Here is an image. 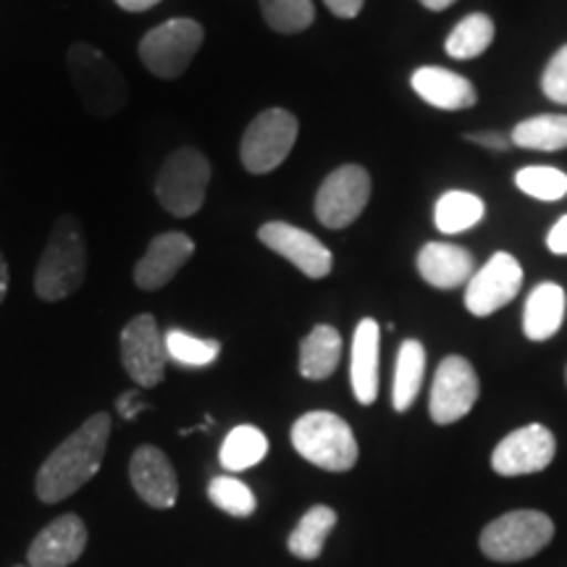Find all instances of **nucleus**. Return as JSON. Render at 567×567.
Instances as JSON below:
<instances>
[{
  "instance_id": "ea45409f",
  "label": "nucleus",
  "mask_w": 567,
  "mask_h": 567,
  "mask_svg": "<svg viewBox=\"0 0 567 567\" xmlns=\"http://www.w3.org/2000/svg\"><path fill=\"white\" fill-rule=\"evenodd\" d=\"M421 3L429 11H444V9H450L452 3H457V0H421Z\"/></svg>"
},
{
  "instance_id": "473e14b6",
  "label": "nucleus",
  "mask_w": 567,
  "mask_h": 567,
  "mask_svg": "<svg viewBox=\"0 0 567 567\" xmlns=\"http://www.w3.org/2000/svg\"><path fill=\"white\" fill-rule=\"evenodd\" d=\"M542 90L549 101L567 105V45L559 48V51L551 55L547 69H544Z\"/></svg>"
},
{
  "instance_id": "7c9ffc66",
  "label": "nucleus",
  "mask_w": 567,
  "mask_h": 567,
  "mask_svg": "<svg viewBox=\"0 0 567 567\" xmlns=\"http://www.w3.org/2000/svg\"><path fill=\"white\" fill-rule=\"evenodd\" d=\"M166 352L168 358L176 360L179 365L187 368H205L216 363L218 352H221V342L216 339H197L193 334L174 329L166 334Z\"/></svg>"
},
{
  "instance_id": "2eb2a0df",
  "label": "nucleus",
  "mask_w": 567,
  "mask_h": 567,
  "mask_svg": "<svg viewBox=\"0 0 567 567\" xmlns=\"http://www.w3.org/2000/svg\"><path fill=\"white\" fill-rule=\"evenodd\" d=\"M193 255V237H187L184 231H163L158 237H153L145 255L134 266V284L142 292H158L187 266Z\"/></svg>"
},
{
  "instance_id": "c756f323",
  "label": "nucleus",
  "mask_w": 567,
  "mask_h": 567,
  "mask_svg": "<svg viewBox=\"0 0 567 567\" xmlns=\"http://www.w3.org/2000/svg\"><path fill=\"white\" fill-rule=\"evenodd\" d=\"M515 184L520 193H526L534 200L557 203L567 197V174L551 166H528L515 174Z\"/></svg>"
},
{
  "instance_id": "58836bf2",
  "label": "nucleus",
  "mask_w": 567,
  "mask_h": 567,
  "mask_svg": "<svg viewBox=\"0 0 567 567\" xmlns=\"http://www.w3.org/2000/svg\"><path fill=\"white\" fill-rule=\"evenodd\" d=\"M9 295V264H6L3 252H0V302Z\"/></svg>"
},
{
  "instance_id": "6ab92c4d",
  "label": "nucleus",
  "mask_w": 567,
  "mask_h": 567,
  "mask_svg": "<svg viewBox=\"0 0 567 567\" xmlns=\"http://www.w3.org/2000/svg\"><path fill=\"white\" fill-rule=\"evenodd\" d=\"M417 274L431 287L455 289L471 281V276L476 274V260L460 245L429 243L417 252Z\"/></svg>"
},
{
  "instance_id": "6e6552de",
  "label": "nucleus",
  "mask_w": 567,
  "mask_h": 567,
  "mask_svg": "<svg viewBox=\"0 0 567 567\" xmlns=\"http://www.w3.org/2000/svg\"><path fill=\"white\" fill-rule=\"evenodd\" d=\"M297 132L295 113L284 109H268L252 118V124L245 130L243 145H239V158L250 174H268L279 168L287 155L292 153Z\"/></svg>"
},
{
  "instance_id": "ddd939ff",
  "label": "nucleus",
  "mask_w": 567,
  "mask_h": 567,
  "mask_svg": "<svg viewBox=\"0 0 567 567\" xmlns=\"http://www.w3.org/2000/svg\"><path fill=\"white\" fill-rule=\"evenodd\" d=\"M557 442L547 425H523L496 444L492 455V467L499 476H530L544 471L555 460Z\"/></svg>"
},
{
  "instance_id": "f3484780",
  "label": "nucleus",
  "mask_w": 567,
  "mask_h": 567,
  "mask_svg": "<svg viewBox=\"0 0 567 567\" xmlns=\"http://www.w3.org/2000/svg\"><path fill=\"white\" fill-rule=\"evenodd\" d=\"M130 478L134 492L145 505L155 509H172L176 505V496H179V478L176 471L158 446H140L132 455L130 463Z\"/></svg>"
},
{
  "instance_id": "c9c22d12",
  "label": "nucleus",
  "mask_w": 567,
  "mask_h": 567,
  "mask_svg": "<svg viewBox=\"0 0 567 567\" xmlns=\"http://www.w3.org/2000/svg\"><path fill=\"white\" fill-rule=\"evenodd\" d=\"M116 408H118V413H122L124 421H134V417H137V413H142V410H147V405L140 400L137 392H126V394L118 396Z\"/></svg>"
},
{
  "instance_id": "b1692460",
  "label": "nucleus",
  "mask_w": 567,
  "mask_h": 567,
  "mask_svg": "<svg viewBox=\"0 0 567 567\" xmlns=\"http://www.w3.org/2000/svg\"><path fill=\"white\" fill-rule=\"evenodd\" d=\"M337 526V513L326 505L310 507L308 513L302 515V520L297 523V528L289 534L287 547L295 557L300 559H318L323 551L326 538H329L331 530Z\"/></svg>"
},
{
  "instance_id": "393cba45",
  "label": "nucleus",
  "mask_w": 567,
  "mask_h": 567,
  "mask_svg": "<svg viewBox=\"0 0 567 567\" xmlns=\"http://www.w3.org/2000/svg\"><path fill=\"white\" fill-rule=\"evenodd\" d=\"M509 142L526 151H542L555 153L567 147V116L563 113H544V116H534L520 122L513 130Z\"/></svg>"
},
{
  "instance_id": "c85d7f7f",
  "label": "nucleus",
  "mask_w": 567,
  "mask_h": 567,
  "mask_svg": "<svg viewBox=\"0 0 567 567\" xmlns=\"http://www.w3.org/2000/svg\"><path fill=\"white\" fill-rule=\"evenodd\" d=\"M266 24L279 34L305 32L316 19L313 0H260Z\"/></svg>"
},
{
  "instance_id": "20e7f679",
  "label": "nucleus",
  "mask_w": 567,
  "mask_h": 567,
  "mask_svg": "<svg viewBox=\"0 0 567 567\" xmlns=\"http://www.w3.org/2000/svg\"><path fill=\"white\" fill-rule=\"evenodd\" d=\"M292 444L308 463L329 473L350 471L360 455L350 423L326 410L297 417L292 425Z\"/></svg>"
},
{
  "instance_id": "4c0bfd02",
  "label": "nucleus",
  "mask_w": 567,
  "mask_h": 567,
  "mask_svg": "<svg viewBox=\"0 0 567 567\" xmlns=\"http://www.w3.org/2000/svg\"><path fill=\"white\" fill-rule=\"evenodd\" d=\"M161 0H116L118 9L130 11V13H140V11H147L153 9V6H158Z\"/></svg>"
},
{
  "instance_id": "7ed1b4c3",
  "label": "nucleus",
  "mask_w": 567,
  "mask_h": 567,
  "mask_svg": "<svg viewBox=\"0 0 567 567\" xmlns=\"http://www.w3.org/2000/svg\"><path fill=\"white\" fill-rule=\"evenodd\" d=\"M69 74L84 109L97 118H111L130 103V84L109 55L87 42L69 48Z\"/></svg>"
},
{
  "instance_id": "79ce46f5",
  "label": "nucleus",
  "mask_w": 567,
  "mask_h": 567,
  "mask_svg": "<svg viewBox=\"0 0 567 567\" xmlns=\"http://www.w3.org/2000/svg\"><path fill=\"white\" fill-rule=\"evenodd\" d=\"M565 379H567V371H565Z\"/></svg>"
},
{
  "instance_id": "423d86ee",
  "label": "nucleus",
  "mask_w": 567,
  "mask_h": 567,
  "mask_svg": "<svg viewBox=\"0 0 567 567\" xmlns=\"http://www.w3.org/2000/svg\"><path fill=\"white\" fill-rule=\"evenodd\" d=\"M210 184V161L195 147H182L161 166L155 197L176 218H189L203 208Z\"/></svg>"
},
{
  "instance_id": "dca6fc26",
  "label": "nucleus",
  "mask_w": 567,
  "mask_h": 567,
  "mask_svg": "<svg viewBox=\"0 0 567 567\" xmlns=\"http://www.w3.org/2000/svg\"><path fill=\"white\" fill-rule=\"evenodd\" d=\"M87 547V526L80 515L69 513L55 517L34 536L27 563L30 567H69L82 557Z\"/></svg>"
},
{
  "instance_id": "5701e85b",
  "label": "nucleus",
  "mask_w": 567,
  "mask_h": 567,
  "mask_svg": "<svg viewBox=\"0 0 567 567\" xmlns=\"http://www.w3.org/2000/svg\"><path fill=\"white\" fill-rule=\"evenodd\" d=\"M425 375V350L417 339H405L396 352L394 384H392V405L396 413H405L413 408L417 392H421Z\"/></svg>"
},
{
  "instance_id": "cd10ccee",
  "label": "nucleus",
  "mask_w": 567,
  "mask_h": 567,
  "mask_svg": "<svg viewBox=\"0 0 567 567\" xmlns=\"http://www.w3.org/2000/svg\"><path fill=\"white\" fill-rule=\"evenodd\" d=\"M494 42V21L486 13H471L446 38V55L457 61H471L486 53Z\"/></svg>"
},
{
  "instance_id": "39448f33",
  "label": "nucleus",
  "mask_w": 567,
  "mask_h": 567,
  "mask_svg": "<svg viewBox=\"0 0 567 567\" xmlns=\"http://www.w3.org/2000/svg\"><path fill=\"white\" fill-rule=\"evenodd\" d=\"M555 536V523L536 509H515L496 517L481 534V551L494 563H520L542 551Z\"/></svg>"
},
{
  "instance_id": "1a4fd4ad",
  "label": "nucleus",
  "mask_w": 567,
  "mask_h": 567,
  "mask_svg": "<svg viewBox=\"0 0 567 567\" xmlns=\"http://www.w3.org/2000/svg\"><path fill=\"white\" fill-rule=\"evenodd\" d=\"M371 200V176L363 166H339L316 195V216L326 229H347Z\"/></svg>"
},
{
  "instance_id": "e433bc0d",
  "label": "nucleus",
  "mask_w": 567,
  "mask_h": 567,
  "mask_svg": "<svg viewBox=\"0 0 567 567\" xmlns=\"http://www.w3.org/2000/svg\"><path fill=\"white\" fill-rule=\"evenodd\" d=\"M547 245L555 255H567V216H563L555 226H551Z\"/></svg>"
},
{
  "instance_id": "9d476101",
  "label": "nucleus",
  "mask_w": 567,
  "mask_h": 567,
  "mask_svg": "<svg viewBox=\"0 0 567 567\" xmlns=\"http://www.w3.org/2000/svg\"><path fill=\"white\" fill-rule=\"evenodd\" d=\"M166 339L151 313L132 318L122 329V365L142 389L158 386L166 375Z\"/></svg>"
},
{
  "instance_id": "bb28decb",
  "label": "nucleus",
  "mask_w": 567,
  "mask_h": 567,
  "mask_svg": "<svg viewBox=\"0 0 567 567\" xmlns=\"http://www.w3.org/2000/svg\"><path fill=\"white\" fill-rule=\"evenodd\" d=\"M268 455V439L260 429L255 425H237L229 431V436L221 444V465L229 473H243L250 471Z\"/></svg>"
},
{
  "instance_id": "a211bd4d",
  "label": "nucleus",
  "mask_w": 567,
  "mask_h": 567,
  "mask_svg": "<svg viewBox=\"0 0 567 567\" xmlns=\"http://www.w3.org/2000/svg\"><path fill=\"white\" fill-rule=\"evenodd\" d=\"M379 350H381V329L373 318H363L354 329L352 337V358H350V381L354 400L360 405H373L379 396Z\"/></svg>"
},
{
  "instance_id": "4be33fe9",
  "label": "nucleus",
  "mask_w": 567,
  "mask_h": 567,
  "mask_svg": "<svg viewBox=\"0 0 567 567\" xmlns=\"http://www.w3.org/2000/svg\"><path fill=\"white\" fill-rule=\"evenodd\" d=\"M342 358V337L334 326H316L300 344V373L310 381H323L337 371Z\"/></svg>"
},
{
  "instance_id": "72a5a7b5",
  "label": "nucleus",
  "mask_w": 567,
  "mask_h": 567,
  "mask_svg": "<svg viewBox=\"0 0 567 567\" xmlns=\"http://www.w3.org/2000/svg\"><path fill=\"white\" fill-rule=\"evenodd\" d=\"M467 140L476 142L481 147H488V151H507L513 142L509 137H505L502 132H476V134H467Z\"/></svg>"
},
{
  "instance_id": "a878e982",
  "label": "nucleus",
  "mask_w": 567,
  "mask_h": 567,
  "mask_svg": "<svg viewBox=\"0 0 567 567\" xmlns=\"http://www.w3.org/2000/svg\"><path fill=\"white\" fill-rule=\"evenodd\" d=\"M486 216V205L478 195L450 189L439 197L434 210V224L442 234H463L473 229Z\"/></svg>"
},
{
  "instance_id": "a19ab883",
  "label": "nucleus",
  "mask_w": 567,
  "mask_h": 567,
  "mask_svg": "<svg viewBox=\"0 0 567 567\" xmlns=\"http://www.w3.org/2000/svg\"><path fill=\"white\" fill-rule=\"evenodd\" d=\"M17 567H30V565H17Z\"/></svg>"
},
{
  "instance_id": "2f4dec72",
  "label": "nucleus",
  "mask_w": 567,
  "mask_h": 567,
  "mask_svg": "<svg viewBox=\"0 0 567 567\" xmlns=\"http://www.w3.org/2000/svg\"><path fill=\"white\" fill-rule=\"evenodd\" d=\"M208 499L231 517H250L258 507L252 488L234 476H216L208 484Z\"/></svg>"
},
{
  "instance_id": "412c9836",
  "label": "nucleus",
  "mask_w": 567,
  "mask_h": 567,
  "mask_svg": "<svg viewBox=\"0 0 567 567\" xmlns=\"http://www.w3.org/2000/svg\"><path fill=\"white\" fill-rule=\"evenodd\" d=\"M565 289L555 281H544L528 295L523 310V331L530 342H547L565 321Z\"/></svg>"
},
{
  "instance_id": "f704fd0d",
  "label": "nucleus",
  "mask_w": 567,
  "mask_h": 567,
  "mask_svg": "<svg viewBox=\"0 0 567 567\" xmlns=\"http://www.w3.org/2000/svg\"><path fill=\"white\" fill-rule=\"evenodd\" d=\"M326 9H329L339 19H354L363 11L365 0H323Z\"/></svg>"
},
{
  "instance_id": "4468645a",
  "label": "nucleus",
  "mask_w": 567,
  "mask_h": 567,
  "mask_svg": "<svg viewBox=\"0 0 567 567\" xmlns=\"http://www.w3.org/2000/svg\"><path fill=\"white\" fill-rule=\"evenodd\" d=\"M258 239L268 250L279 252L295 268H300L310 279H323L334 268V255L329 252L321 239L313 237L310 231L297 229L287 221H268L258 229Z\"/></svg>"
},
{
  "instance_id": "9b49d317",
  "label": "nucleus",
  "mask_w": 567,
  "mask_h": 567,
  "mask_svg": "<svg viewBox=\"0 0 567 567\" xmlns=\"http://www.w3.org/2000/svg\"><path fill=\"white\" fill-rule=\"evenodd\" d=\"M478 375L473 365L460 354H450L436 368L431 386V417L439 425H450L471 413L478 400Z\"/></svg>"
},
{
  "instance_id": "0eeeda50",
  "label": "nucleus",
  "mask_w": 567,
  "mask_h": 567,
  "mask_svg": "<svg viewBox=\"0 0 567 567\" xmlns=\"http://www.w3.org/2000/svg\"><path fill=\"white\" fill-rule=\"evenodd\" d=\"M205 30L195 19H168L140 40V61L158 80H176L195 61Z\"/></svg>"
},
{
  "instance_id": "f03ea898",
  "label": "nucleus",
  "mask_w": 567,
  "mask_h": 567,
  "mask_svg": "<svg viewBox=\"0 0 567 567\" xmlns=\"http://www.w3.org/2000/svg\"><path fill=\"white\" fill-rule=\"evenodd\" d=\"M87 276V239L76 216H61L53 224L45 252L34 271V295L45 302L66 300Z\"/></svg>"
},
{
  "instance_id": "f257e3e1",
  "label": "nucleus",
  "mask_w": 567,
  "mask_h": 567,
  "mask_svg": "<svg viewBox=\"0 0 567 567\" xmlns=\"http://www.w3.org/2000/svg\"><path fill=\"white\" fill-rule=\"evenodd\" d=\"M109 436L111 415L95 413L69 439H63L40 465L38 478H34V492L40 502L55 505V502L69 499L71 494L80 492L101 471L105 450H109Z\"/></svg>"
},
{
  "instance_id": "aec40b11",
  "label": "nucleus",
  "mask_w": 567,
  "mask_h": 567,
  "mask_svg": "<svg viewBox=\"0 0 567 567\" xmlns=\"http://www.w3.org/2000/svg\"><path fill=\"white\" fill-rule=\"evenodd\" d=\"M410 82L425 103L442 111H465L478 101V92L471 80L442 66L417 69Z\"/></svg>"
},
{
  "instance_id": "f8f14e48",
  "label": "nucleus",
  "mask_w": 567,
  "mask_h": 567,
  "mask_svg": "<svg viewBox=\"0 0 567 567\" xmlns=\"http://www.w3.org/2000/svg\"><path fill=\"white\" fill-rule=\"evenodd\" d=\"M523 287V268L509 252H494L481 266L476 274L471 276L465 289V305L473 316L484 318L505 308L517 297Z\"/></svg>"
}]
</instances>
